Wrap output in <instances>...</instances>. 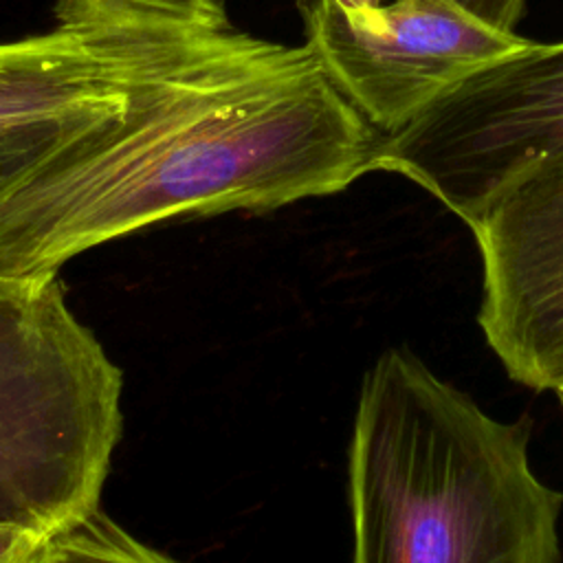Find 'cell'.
<instances>
[{
	"label": "cell",
	"instance_id": "cell-1",
	"mask_svg": "<svg viewBox=\"0 0 563 563\" xmlns=\"http://www.w3.org/2000/svg\"><path fill=\"white\" fill-rule=\"evenodd\" d=\"M378 132L312 51L229 20L169 22L123 110L0 202V279H44L141 229L330 196L378 169Z\"/></svg>",
	"mask_w": 563,
	"mask_h": 563
},
{
	"label": "cell",
	"instance_id": "cell-2",
	"mask_svg": "<svg viewBox=\"0 0 563 563\" xmlns=\"http://www.w3.org/2000/svg\"><path fill=\"white\" fill-rule=\"evenodd\" d=\"M530 431L387 347L347 449L352 563H561L563 493L534 473Z\"/></svg>",
	"mask_w": 563,
	"mask_h": 563
},
{
	"label": "cell",
	"instance_id": "cell-3",
	"mask_svg": "<svg viewBox=\"0 0 563 563\" xmlns=\"http://www.w3.org/2000/svg\"><path fill=\"white\" fill-rule=\"evenodd\" d=\"M123 372L57 277L0 279V517L48 537L99 508Z\"/></svg>",
	"mask_w": 563,
	"mask_h": 563
},
{
	"label": "cell",
	"instance_id": "cell-4",
	"mask_svg": "<svg viewBox=\"0 0 563 563\" xmlns=\"http://www.w3.org/2000/svg\"><path fill=\"white\" fill-rule=\"evenodd\" d=\"M561 152L563 42H530L385 134L378 169L420 185L471 227L506 183Z\"/></svg>",
	"mask_w": 563,
	"mask_h": 563
},
{
	"label": "cell",
	"instance_id": "cell-5",
	"mask_svg": "<svg viewBox=\"0 0 563 563\" xmlns=\"http://www.w3.org/2000/svg\"><path fill=\"white\" fill-rule=\"evenodd\" d=\"M297 9L303 44L321 70L383 134L402 130L457 84L530 44L451 0H391L372 9L299 0Z\"/></svg>",
	"mask_w": 563,
	"mask_h": 563
},
{
	"label": "cell",
	"instance_id": "cell-6",
	"mask_svg": "<svg viewBox=\"0 0 563 563\" xmlns=\"http://www.w3.org/2000/svg\"><path fill=\"white\" fill-rule=\"evenodd\" d=\"M468 229L488 347L515 383L563 402V152L506 183Z\"/></svg>",
	"mask_w": 563,
	"mask_h": 563
},
{
	"label": "cell",
	"instance_id": "cell-7",
	"mask_svg": "<svg viewBox=\"0 0 563 563\" xmlns=\"http://www.w3.org/2000/svg\"><path fill=\"white\" fill-rule=\"evenodd\" d=\"M46 563H180L152 548L101 508L51 537Z\"/></svg>",
	"mask_w": 563,
	"mask_h": 563
},
{
	"label": "cell",
	"instance_id": "cell-8",
	"mask_svg": "<svg viewBox=\"0 0 563 563\" xmlns=\"http://www.w3.org/2000/svg\"><path fill=\"white\" fill-rule=\"evenodd\" d=\"M125 106V103H123ZM119 108L70 114L35 125L0 132V202L22 187L53 154L66 147L75 136L97 121L117 114Z\"/></svg>",
	"mask_w": 563,
	"mask_h": 563
},
{
	"label": "cell",
	"instance_id": "cell-9",
	"mask_svg": "<svg viewBox=\"0 0 563 563\" xmlns=\"http://www.w3.org/2000/svg\"><path fill=\"white\" fill-rule=\"evenodd\" d=\"M51 537L0 517V563H46Z\"/></svg>",
	"mask_w": 563,
	"mask_h": 563
},
{
	"label": "cell",
	"instance_id": "cell-10",
	"mask_svg": "<svg viewBox=\"0 0 563 563\" xmlns=\"http://www.w3.org/2000/svg\"><path fill=\"white\" fill-rule=\"evenodd\" d=\"M479 22L512 33L523 15L526 0H451Z\"/></svg>",
	"mask_w": 563,
	"mask_h": 563
},
{
	"label": "cell",
	"instance_id": "cell-11",
	"mask_svg": "<svg viewBox=\"0 0 563 563\" xmlns=\"http://www.w3.org/2000/svg\"><path fill=\"white\" fill-rule=\"evenodd\" d=\"M336 4H343L347 9H372V7H378L383 4L380 0H334Z\"/></svg>",
	"mask_w": 563,
	"mask_h": 563
}]
</instances>
